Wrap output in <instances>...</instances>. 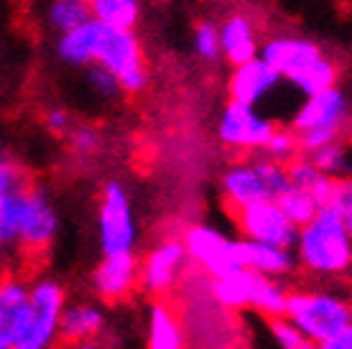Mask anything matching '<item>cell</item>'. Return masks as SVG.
Wrapping results in <instances>:
<instances>
[{
    "label": "cell",
    "instance_id": "obj_38",
    "mask_svg": "<svg viewBox=\"0 0 352 349\" xmlns=\"http://www.w3.org/2000/svg\"><path fill=\"white\" fill-rule=\"evenodd\" d=\"M327 207H332L344 222L352 225V183L347 176H344V179H337V186H335V192H332V199L327 201Z\"/></svg>",
    "mask_w": 352,
    "mask_h": 349
},
{
    "label": "cell",
    "instance_id": "obj_31",
    "mask_svg": "<svg viewBox=\"0 0 352 349\" xmlns=\"http://www.w3.org/2000/svg\"><path fill=\"white\" fill-rule=\"evenodd\" d=\"M26 186H31L28 174L18 164V158L0 143V196L10 192H21Z\"/></svg>",
    "mask_w": 352,
    "mask_h": 349
},
{
    "label": "cell",
    "instance_id": "obj_37",
    "mask_svg": "<svg viewBox=\"0 0 352 349\" xmlns=\"http://www.w3.org/2000/svg\"><path fill=\"white\" fill-rule=\"evenodd\" d=\"M67 138H69L72 150L80 153V156H92V153L100 148V135H97L95 128H87V125L72 128V131L67 133Z\"/></svg>",
    "mask_w": 352,
    "mask_h": 349
},
{
    "label": "cell",
    "instance_id": "obj_41",
    "mask_svg": "<svg viewBox=\"0 0 352 349\" xmlns=\"http://www.w3.org/2000/svg\"><path fill=\"white\" fill-rule=\"evenodd\" d=\"M67 349H102L100 341H77V344H67Z\"/></svg>",
    "mask_w": 352,
    "mask_h": 349
},
{
    "label": "cell",
    "instance_id": "obj_17",
    "mask_svg": "<svg viewBox=\"0 0 352 349\" xmlns=\"http://www.w3.org/2000/svg\"><path fill=\"white\" fill-rule=\"evenodd\" d=\"M220 189H222V199H225L230 212L245 210V207L256 204V201L271 199V194L265 189L263 179H261L253 161L232 164V166L222 174Z\"/></svg>",
    "mask_w": 352,
    "mask_h": 349
},
{
    "label": "cell",
    "instance_id": "obj_8",
    "mask_svg": "<svg viewBox=\"0 0 352 349\" xmlns=\"http://www.w3.org/2000/svg\"><path fill=\"white\" fill-rule=\"evenodd\" d=\"M56 235H59V212L54 207V201L46 192L28 186L16 250H21L23 255H41L52 247Z\"/></svg>",
    "mask_w": 352,
    "mask_h": 349
},
{
    "label": "cell",
    "instance_id": "obj_19",
    "mask_svg": "<svg viewBox=\"0 0 352 349\" xmlns=\"http://www.w3.org/2000/svg\"><path fill=\"white\" fill-rule=\"evenodd\" d=\"M243 268L263 278H289L299 265H296L294 247L243 240Z\"/></svg>",
    "mask_w": 352,
    "mask_h": 349
},
{
    "label": "cell",
    "instance_id": "obj_39",
    "mask_svg": "<svg viewBox=\"0 0 352 349\" xmlns=\"http://www.w3.org/2000/svg\"><path fill=\"white\" fill-rule=\"evenodd\" d=\"M44 125H46V131L54 133V135H67V133L74 128L72 115L67 113L64 107H49L44 115Z\"/></svg>",
    "mask_w": 352,
    "mask_h": 349
},
{
    "label": "cell",
    "instance_id": "obj_15",
    "mask_svg": "<svg viewBox=\"0 0 352 349\" xmlns=\"http://www.w3.org/2000/svg\"><path fill=\"white\" fill-rule=\"evenodd\" d=\"M28 308V280L18 273H0V349H13Z\"/></svg>",
    "mask_w": 352,
    "mask_h": 349
},
{
    "label": "cell",
    "instance_id": "obj_24",
    "mask_svg": "<svg viewBox=\"0 0 352 349\" xmlns=\"http://www.w3.org/2000/svg\"><path fill=\"white\" fill-rule=\"evenodd\" d=\"M89 18L107 28L133 31L141 18V0H89Z\"/></svg>",
    "mask_w": 352,
    "mask_h": 349
},
{
    "label": "cell",
    "instance_id": "obj_27",
    "mask_svg": "<svg viewBox=\"0 0 352 349\" xmlns=\"http://www.w3.org/2000/svg\"><path fill=\"white\" fill-rule=\"evenodd\" d=\"M26 189L0 196V243L6 245L8 250H16L18 227H21L23 204H26Z\"/></svg>",
    "mask_w": 352,
    "mask_h": 349
},
{
    "label": "cell",
    "instance_id": "obj_28",
    "mask_svg": "<svg viewBox=\"0 0 352 349\" xmlns=\"http://www.w3.org/2000/svg\"><path fill=\"white\" fill-rule=\"evenodd\" d=\"M276 204L283 210V214L296 225V227H301L304 222H309V219L317 214L319 204L311 196H309L307 192H301V189H296V186H286L278 196H276Z\"/></svg>",
    "mask_w": 352,
    "mask_h": 349
},
{
    "label": "cell",
    "instance_id": "obj_33",
    "mask_svg": "<svg viewBox=\"0 0 352 349\" xmlns=\"http://www.w3.org/2000/svg\"><path fill=\"white\" fill-rule=\"evenodd\" d=\"M268 329H271V337H273V341L278 344V349H314V344H311L286 316L268 319Z\"/></svg>",
    "mask_w": 352,
    "mask_h": 349
},
{
    "label": "cell",
    "instance_id": "obj_32",
    "mask_svg": "<svg viewBox=\"0 0 352 349\" xmlns=\"http://www.w3.org/2000/svg\"><path fill=\"white\" fill-rule=\"evenodd\" d=\"M265 156L278 161V164H289L291 158H296L301 153L299 148V135L291 128H273L271 138L265 140Z\"/></svg>",
    "mask_w": 352,
    "mask_h": 349
},
{
    "label": "cell",
    "instance_id": "obj_10",
    "mask_svg": "<svg viewBox=\"0 0 352 349\" xmlns=\"http://www.w3.org/2000/svg\"><path fill=\"white\" fill-rule=\"evenodd\" d=\"M273 128V120L258 113V107L230 100L217 122V138L235 150H263Z\"/></svg>",
    "mask_w": 352,
    "mask_h": 349
},
{
    "label": "cell",
    "instance_id": "obj_9",
    "mask_svg": "<svg viewBox=\"0 0 352 349\" xmlns=\"http://www.w3.org/2000/svg\"><path fill=\"white\" fill-rule=\"evenodd\" d=\"M232 217H235V227H238L243 240L281 245V247H294V243H296L299 227L283 214L276 199L256 201L245 210L232 212Z\"/></svg>",
    "mask_w": 352,
    "mask_h": 349
},
{
    "label": "cell",
    "instance_id": "obj_4",
    "mask_svg": "<svg viewBox=\"0 0 352 349\" xmlns=\"http://www.w3.org/2000/svg\"><path fill=\"white\" fill-rule=\"evenodd\" d=\"M97 240L102 255L135 253L141 227L133 212L131 194L120 181H107L97 201Z\"/></svg>",
    "mask_w": 352,
    "mask_h": 349
},
{
    "label": "cell",
    "instance_id": "obj_2",
    "mask_svg": "<svg viewBox=\"0 0 352 349\" xmlns=\"http://www.w3.org/2000/svg\"><path fill=\"white\" fill-rule=\"evenodd\" d=\"M289 319L311 344L324 341L352 329L350 298L332 289H296L289 291L286 311Z\"/></svg>",
    "mask_w": 352,
    "mask_h": 349
},
{
    "label": "cell",
    "instance_id": "obj_12",
    "mask_svg": "<svg viewBox=\"0 0 352 349\" xmlns=\"http://www.w3.org/2000/svg\"><path fill=\"white\" fill-rule=\"evenodd\" d=\"M138 289V258L135 253L102 255L92 271V291L100 301L118 304Z\"/></svg>",
    "mask_w": 352,
    "mask_h": 349
},
{
    "label": "cell",
    "instance_id": "obj_11",
    "mask_svg": "<svg viewBox=\"0 0 352 349\" xmlns=\"http://www.w3.org/2000/svg\"><path fill=\"white\" fill-rule=\"evenodd\" d=\"M344 125H347V97L337 85V87H329L324 92L309 95L304 100V105L294 113L291 131L296 135L307 131H324L340 138Z\"/></svg>",
    "mask_w": 352,
    "mask_h": 349
},
{
    "label": "cell",
    "instance_id": "obj_6",
    "mask_svg": "<svg viewBox=\"0 0 352 349\" xmlns=\"http://www.w3.org/2000/svg\"><path fill=\"white\" fill-rule=\"evenodd\" d=\"M182 243L189 262H194L210 278L243 268V240H232L217 227L192 225L186 227Z\"/></svg>",
    "mask_w": 352,
    "mask_h": 349
},
{
    "label": "cell",
    "instance_id": "obj_42",
    "mask_svg": "<svg viewBox=\"0 0 352 349\" xmlns=\"http://www.w3.org/2000/svg\"><path fill=\"white\" fill-rule=\"evenodd\" d=\"M8 253H10L8 247L0 243V273L6 271V265H8Z\"/></svg>",
    "mask_w": 352,
    "mask_h": 349
},
{
    "label": "cell",
    "instance_id": "obj_5",
    "mask_svg": "<svg viewBox=\"0 0 352 349\" xmlns=\"http://www.w3.org/2000/svg\"><path fill=\"white\" fill-rule=\"evenodd\" d=\"M95 64H102L107 71H113L120 92L138 95L148 85V71L138 36L128 28H107L102 36V44L97 52Z\"/></svg>",
    "mask_w": 352,
    "mask_h": 349
},
{
    "label": "cell",
    "instance_id": "obj_26",
    "mask_svg": "<svg viewBox=\"0 0 352 349\" xmlns=\"http://www.w3.org/2000/svg\"><path fill=\"white\" fill-rule=\"evenodd\" d=\"M337 82H340V67L329 56H319L314 64H309L301 74L291 79V85L299 89L304 97L324 92L329 87H337Z\"/></svg>",
    "mask_w": 352,
    "mask_h": 349
},
{
    "label": "cell",
    "instance_id": "obj_16",
    "mask_svg": "<svg viewBox=\"0 0 352 349\" xmlns=\"http://www.w3.org/2000/svg\"><path fill=\"white\" fill-rule=\"evenodd\" d=\"M107 326L105 308L95 301H74L64 306L59 322V344H77V341H97Z\"/></svg>",
    "mask_w": 352,
    "mask_h": 349
},
{
    "label": "cell",
    "instance_id": "obj_25",
    "mask_svg": "<svg viewBox=\"0 0 352 349\" xmlns=\"http://www.w3.org/2000/svg\"><path fill=\"white\" fill-rule=\"evenodd\" d=\"M289 286L283 283V278H263L258 275L256 278V289H253V296H250V306L265 319H276V316H283L286 311V301H289Z\"/></svg>",
    "mask_w": 352,
    "mask_h": 349
},
{
    "label": "cell",
    "instance_id": "obj_20",
    "mask_svg": "<svg viewBox=\"0 0 352 349\" xmlns=\"http://www.w3.org/2000/svg\"><path fill=\"white\" fill-rule=\"evenodd\" d=\"M220 36V54L235 67L243 61L258 56V36L253 23L245 16H230L222 28H217Z\"/></svg>",
    "mask_w": 352,
    "mask_h": 349
},
{
    "label": "cell",
    "instance_id": "obj_29",
    "mask_svg": "<svg viewBox=\"0 0 352 349\" xmlns=\"http://www.w3.org/2000/svg\"><path fill=\"white\" fill-rule=\"evenodd\" d=\"M309 158L319 171H324L327 176H335V179H344L350 171V158H347V148H344L342 140H332L322 148L311 150Z\"/></svg>",
    "mask_w": 352,
    "mask_h": 349
},
{
    "label": "cell",
    "instance_id": "obj_34",
    "mask_svg": "<svg viewBox=\"0 0 352 349\" xmlns=\"http://www.w3.org/2000/svg\"><path fill=\"white\" fill-rule=\"evenodd\" d=\"M253 164H256L258 174H261V179H263L265 189H268V194H271V199H276V196L289 186L286 164H278V161H273V158H268V156L256 158Z\"/></svg>",
    "mask_w": 352,
    "mask_h": 349
},
{
    "label": "cell",
    "instance_id": "obj_18",
    "mask_svg": "<svg viewBox=\"0 0 352 349\" xmlns=\"http://www.w3.org/2000/svg\"><path fill=\"white\" fill-rule=\"evenodd\" d=\"M102 36H105V26L97 23L95 18H87L85 23L74 26L72 31L59 34L56 54H59V59L72 64V67H89L97 61Z\"/></svg>",
    "mask_w": 352,
    "mask_h": 349
},
{
    "label": "cell",
    "instance_id": "obj_44",
    "mask_svg": "<svg viewBox=\"0 0 352 349\" xmlns=\"http://www.w3.org/2000/svg\"><path fill=\"white\" fill-rule=\"evenodd\" d=\"M159 3H166V0H159Z\"/></svg>",
    "mask_w": 352,
    "mask_h": 349
},
{
    "label": "cell",
    "instance_id": "obj_1",
    "mask_svg": "<svg viewBox=\"0 0 352 349\" xmlns=\"http://www.w3.org/2000/svg\"><path fill=\"white\" fill-rule=\"evenodd\" d=\"M294 255L296 265L311 278H344L352 265V225L332 207H319L296 232Z\"/></svg>",
    "mask_w": 352,
    "mask_h": 349
},
{
    "label": "cell",
    "instance_id": "obj_14",
    "mask_svg": "<svg viewBox=\"0 0 352 349\" xmlns=\"http://www.w3.org/2000/svg\"><path fill=\"white\" fill-rule=\"evenodd\" d=\"M263 61H268L273 69L281 74V79H291L301 74L309 64H314L319 56H324L322 46L309 41V38H294V36H276L268 44H263L261 54Z\"/></svg>",
    "mask_w": 352,
    "mask_h": 349
},
{
    "label": "cell",
    "instance_id": "obj_13",
    "mask_svg": "<svg viewBox=\"0 0 352 349\" xmlns=\"http://www.w3.org/2000/svg\"><path fill=\"white\" fill-rule=\"evenodd\" d=\"M281 82V74L273 69L268 61L253 56V59L232 67V74L228 79V92L230 100L258 107V102H263Z\"/></svg>",
    "mask_w": 352,
    "mask_h": 349
},
{
    "label": "cell",
    "instance_id": "obj_30",
    "mask_svg": "<svg viewBox=\"0 0 352 349\" xmlns=\"http://www.w3.org/2000/svg\"><path fill=\"white\" fill-rule=\"evenodd\" d=\"M89 18L87 3L82 0H54L49 5V23H52L54 31H72L74 26H80Z\"/></svg>",
    "mask_w": 352,
    "mask_h": 349
},
{
    "label": "cell",
    "instance_id": "obj_7",
    "mask_svg": "<svg viewBox=\"0 0 352 349\" xmlns=\"http://www.w3.org/2000/svg\"><path fill=\"white\" fill-rule=\"evenodd\" d=\"M189 258L182 237H164L138 260V286L148 296L164 298L179 286Z\"/></svg>",
    "mask_w": 352,
    "mask_h": 349
},
{
    "label": "cell",
    "instance_id": "obj_3",
    "mask_svg": "<svg viewBox=\"0 0 352 349\" xmlns=\"http://www.w3.org/2000/svg\"><path fill=\"white\" fill-rule=\"evenodd\" d=\"M64 306H67V291L56 278L38 275L28 280V308L13 339V349L59 347V322Z\"/></svg>",
    "mask_w": 352,
    "mask_h": 349
},
{
    "label": "cell",
    "instance_id": "obj_23",
    "mask_svg": "<svg viewBox=\"0 0 352 349\" xmlns=\"http://www.w3.org/2000/svg\"><path fill=\"white\" fill-rule=\"evenodd\" d=\"M146 349H184V332L174 308L164 301H153L148 311Z\"/></svg>",
    "mask_w": 352,
    "mask_h": 349
},
{
    "label": "cell",
    "instance_id": "obj_21",
    "mask_svg": "<svg viewBox=\"0 0 352 349\" xmlns=\"http://www.w3.org/2000/svg\"><path fill=\"white\" fill-rule=\"evenodd\" d=\"M256 273L248 271V268H235L230 273H222L217 278H212L210 291L212 298L228 308V311H240V308H248L250 306V296H253V289H256Z\"/></svg>",
    "mask_w": 352,
    "mask_h": 349
},
{
    "label": "cell",
    "instance_id": "obj_22",
    "mask_svg": "<svg viewBox=\"0 0 352 349\" xmlns=\"http://www.w3.org/2000/svg\"><path fill=\"white\" fill-rule=\"evenodd\" d=\"M286 176H289L291 186L307 192L319 207H324L327 201L332 199V192H335V186H337L335 176H327L324 171H319V168L311 164V158L301 156V153L286 164Z\"/></svg>",
    "mask_w": 352,
    "mask_h": 349
},
{
    "label": "cell",
    "instance_id": "obj_43",
    "mask_svg": "<svg viewBox=\"0 0 352 349\" xmlns=\"http://www.w3.org/2000/svg\"><path fill=\"white\" fill-rule=\"evenodd\" d=\"M82 3H89V0H82Z\"/></svg>",
    "mask_w": 352,
    "mask_h": 349
},
{
    "label": "cell",
    "instance_id": "obj_35",
    "mask_svg": "<svg viewBox=\"0 0 352 349\" xmlns=\"http://www.w3.org/2000/svg\"><path fill=\"white\" fill-rule=\"evenodd\" d=\"M194 52L197 56H202L204 61H212L220 56V36H217V26L214 23H199L194 28Z\"/></svg>",
    "mask_w": 352,
    "mask_h": 349
},
{
    "label": "cell",
    "instance_id": "obj_36",
    "mask_svg": "<svg viewBox=\"0 0 352 349\" xmlns=\"http://www.w3.org/2000/svg\"><path fill=\"white\" fill-rule=\"evenodd\" d=\"M87 79H89V87L95 89L100 97H115L118 92H120V85H118L115 74L113 71H107L102 64H89Z\"/></svg>",
    "mask_w": 352,
    "mask_h": 349
},
{
    "label": "cell",
    "instance_id": "obj_40",
    "mask_svg": "<svg viewBox=\"0 0 352 349\" xmlns=\"http://www.w3.org/2000/svg\"><path fill=\"white\" fill-rule=\"evenodd\" d=\"M314 349H352V329L337 334V337H329L324 341H317Z\"/></svg>",
    "mask_w": 352,
    "mask_h": 349
}]
</instances>
